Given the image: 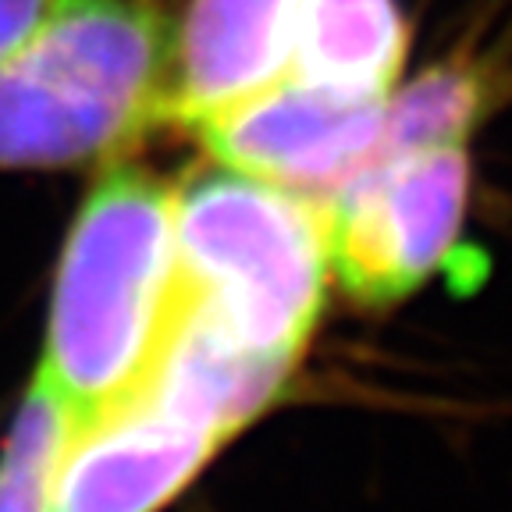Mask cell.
Instances as JSON below:
<instances>
[{"instance_id":"6da1fadb","label":"cell","mask_w":512,"mask_h":512,"mask_svg":"<svg viewBox=\"0 0 512 512\" xmlns=\"http://www.w3.org/2000/svg\"><path fill=\"white\" fill-rule=\"evenodd\" d=\"M182 303L175 189L146 168H107L64 239L40 367L72 427L143 392Z\"/></svg>"},{"instance_id":"7a4b0ae2","label":"cell","mask_w":512,"mask_h":512,"mask_svg":"<svg viewBox=\"0 0 512 512\" xmlns=\"http://www.w3.org/2000/svg\"><path fill=\"white\" fill-rule=\"evenodd\" d=\"M175 249L185 299L224 338L296 367L328 296L324 203L221 164L175 192Z\"/></svg>"},{"instance_id":"3957f363","label":"cell","mask_w":512,"mask_h":512,"mask_svg":"<svg viewBox=\"0 0 512 512\" xmlns=\"http://www.w3.org/2000/svg\"><path fill=\"white\" fill-rule=\"evenodd\" d=\"M470 207L466 146L402 150L367 168L324 203L331 274L356 303L392 306L434 274L480 271V253L463 249Z\"/></svg>"},{"instance_id":"277c9868","label":"cell","mask_w":512,"mask_h":512,"mask_svg":"<svg viewBox=\"0 0 512 512\" xmlns=\"http://www.w3.org/2000/svg\"><path fill=\"white\" fill-rule=\"evenodd\" d=\"M384 104L388 96L342 93L292 75L192 128L224 168L328 203L381 153Z\"/></svg>"},{"instance_id":"5b68a950","label":"cell","mask_w":512,"mask_h":512,"mask_svg":"<svg viewBox=\"0 0 512 512\" xmlns=\"http://www.w3.org/2000/svg\"><path fill=\"white\" fill-rule=\"evenodd\" d=\"M221 445L143 388L72 427L50 477L47 512H160Z\"/></svg>"},{"instance_id":"8992f818","label":"cell","mask_w":512,"mask_h":512,"mask_svg":"<svg viewBox=\"0 0 512 512\" xmlns=\"http://www.w3.org/2000/svg\"><path fill=\"white\" fill-rule=\"evenodd\" d=\"M303 0H189L171 29V118L189 125L271 86Z\"/></svg>"},{"instance_id":"52a82bcc","label":"cell","mask_w":512,"mask_h":512,"mask_svg":"<svg viewBox=\"0 0 512 512\" xmlns=\"http://www.w3.org/2000/svg\"><path fill=\"white\" fill-rule=\"evenodd\" d=\"M288 374L292 367L260 360L224 338L185 299L146 392L217 441H228L278 399Z\"/></svg>"},{"instance_id":"ba28073f","label":"cell","mask_w":512,"mask_h":512,"mask_svg":"<svg viewBox=\"0 0 512 512\" xmlns=\"http://www.w3.org/2000/svg\"><path fill=\"white\" fill-rule=\"evenodd\" d=\"M409 50L399 0H303L292 32L299 79L360 96H392Z\"/></svg>"},{"instance_id":"9c48e42d","label":"cell","mask_w":512,"mask_h":512,"mask_svg":"<svg viewBox=\"0 0 512 512\" xmlns=\"http://www.w3.org/2000/svg\"><path fill=\"white\" fill-rule=\"evenodd\" d=\"M495 100L498 82L491 79L488 64L473 57H448L388 96L377 157L431 146H466Z\"/></svg>"},{"instance_id":"30bf717a","label":"cell","mask_w":512,"mask_h":512,"mask_svg":"<svg viewBox=\"0 0 512 512\" xmlns=\"http://www.w3.org/2000/svg\"><path fill=\"white\" fill-rule=\"evenodd\" d=\"M72 434L61 399L36 377L0 445V512H47L57 456Z\"/></svg>"},{"instance_id":"8fae6325","label":"cell","mask_w":512,"mask_h":512,"mask_svg":"<svg viewBox=\"0 0 512 512\" xmlns=\"http://www.w3.org/2000/svg\"><path fill=\"white\" fill-rule=\"evenodd\" d=\"M57 8V0H0V57L11 54Z\"/></svg>"}]
</instances>
